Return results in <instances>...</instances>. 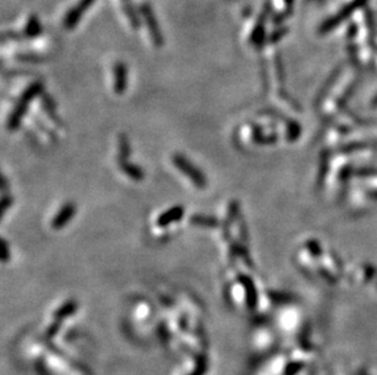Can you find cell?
Returning a JSON list of instances; mask_svg holds the SVG:
<instances>
[{
  "mask_svg": "<svg viewBox=\"0 0 377 375\" xmlns=\"http://www.w3.org/2000/svg\"><path fill=\"white\" fill-rule=\"evenodd\" d=\"M182 214H183V209L181 206L174 207V209L169 210V211H166L165 214H161L158 220V224L166 225V224H169V223L175 222V220H179L180 218L182 217Z\"/></svg>",
  "mask_w": 377,
  "mask_h": 375,
  "instance_id": "3957f363",
  "label": "cell"
},
{
  "mask_svg": "<svg viewBox=\"0 0 377 375\" xmlns=\"http://www.w3.org/2000/svg\"><path fill=\"white\" fill-rule=\"evenodd\" d=\"M174 162H175V164H177V167L181 169L183 173L187 174L196 185H199V187H204V184H205V179H204L203 174H201L198 169H195L194 167H193L192 164L187 161V160H186L185 158H182V156L177 155L174 158Z\"/></svg>",
  "mask_w": 377,
  "mask_h": 375,
  "instance_id": "6da1fadb",
  "label": "cell"
},
{
  "mask_svg": "<svg viewBox=\"0 0 377 375\" xmlns=\"http://www.w3.org/2000/svg\"><path fill=\"white\" fill-rule=\"evenodd\" d=\"M124 171L126 172V173H128L129 175H131L133 179H140V178L143 177L142 172L138 169V167L136 168L134 166H131V164H125L124 166Z\"/></svg>",
  "mask_w": 377,
  "mask_h": 375,
  "instance_id": "277c9868",
  "label": "cell"
},
{
  "mask_svg": "<svg viewBox=\"0 0 377 375\" xmlns=\"http://www.w3.org/2000/svg\"><path fill=\"white\" fill-rule=\"evenodd\" d=\"M73 214H75V206H73L72 204L65 205L63 209L61 210L59 214H58V216L54 219V222H53V227L57 228V229L58 228H63V225H65L66 223L71 219V217L73 216Z\"/></svg>",
  "mask_w": 377,
  "mask_h": 375,
  "instance_id": "7a4b0ae2",
  "label": "cell"
}]
</instances>
